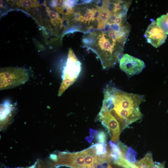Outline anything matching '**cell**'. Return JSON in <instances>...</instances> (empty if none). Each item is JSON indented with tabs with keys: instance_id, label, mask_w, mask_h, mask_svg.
<instances>
[{
	"instance_id": "8",
	"label": "cell",
	"mask_w": 168,
	"mask_h": 168,
	"mask_svg": "<svg viewBox=\"0 0 168 168\" xmlns=\"http://www.w3.org/2000/svg\"><path fill=\"white\" fill-rule=\"evenodd\" d=\"M65 154L60 157L58 164L68 165L73 168H86L83 151Z\"/></svg>"
},
{
	"instance_id": "6",
	"label": "cell",
	"mask_w": 168,
	"mask_h": 168,
	"mask_svg": "<svg viewBox=\"0 0 168 168\" xmlns=\"http://www.w3.org/2000/svg\"><path fill=\"white\" fill-rule=\"evenodd\" d=\"M147 42L155 48L162 45L167 36L155 20H152L144 34Z\"/></svg>"
},
{
	"instance_id": "9",
	"label": "cell",
	"mask_w": 168,
	"mask_h": 168,
	"mask_svg": "<svg viewBox=\"0 0 168 168\" xmlns=\"http://www.w3.org/2000/svg\"><path fill=\"white\" fill-rule=\"evenodd\" d=\"M109 143L110 147L109 155L111 160L118 165L124 156L117 144L111 141H110Z\"/></svg>"
},
{
	"instance_id": "14",
	"label": "cell",
	"mask_w": 168,
	"mask_h": 168,
	"mask_svg": "<svg viewBox=\"0 0 168 168\" xmlns=\"http://www.w3.org/2000/svg\"><path fill=\"white\" fill-rule=\"evenodd\" d=\"M97 133V131L92 129H90V136L93 138L95 134L96 133Z\"/></svg>"
},
{
	"instance_id": "1",
	"label": "cell",
	"mask_w": 168,
	"mask_h": 168,
	"mask_svg": "<svg viewBox=\"0 0 168 168\" xmlns=\"http://www.w3.org/2000/svg\"><path fill=\"white\" fill-rule=\"evenodd\" d=\"M100 112H107L118 122L121 132L142 116L139 105L144 101L142 95L125 92L107 85L104 91Z\"/></svg>"
},
{
	"instance_id": "12",
	"label": "cell",
	"mask_w": 168,
	"mask_h": 168,
	"mask_svg": "<svg viewBox=\"0 0 168 168\" xmlns=\"http://www.w3.org/2000/svg\"><path fill=\"white\" fill-rule=\"evenodd\" d=\"M156 22L163 31L168 35V13L156 19Z\"/></svg>"
},
{
	"instance_id": "5",
	"label": "cell",
	"mask_w": 168,
	"mask_h": 168,
	"mask_svg": "<svg viewBox=\"0 0 168 168\" xmlns=\"http://www.w3.org/2000/svg\"><path fill=\"white\" fill-rule=\"evenodd\" d=\"M119 62L120 69L129 77L138 74L146 67L143 61L127 54H123Z\"/></svg>"
},
{
	"instance_id": "10",
	"label": "cell",
	"mask_w": 168,
	"mask_h": 168,
	"mask_svg": "<svg viewBox=\"0 0 168 168\" xmlns=\"http://www.w3.org/2000/svg\"><path fill=\"white\" fill-rule=\"evenodd\" d=\"M99 11L100 13L96 19L98 23V29H102L113 14L105 8Z\"/></svg>"
},
{
	"instance_id": "7",
	"label": "cell",
	"mask_w": 168,
	"mask_h": 168,
	"mask_svg": "<svg viewBox=\"0 0 168 168\" xmlns=\"http://www.w3.org/2000/svg\"><path fill=\"white\" fill-rule=\"evenodd\" d=\"M96 120L100 121L106 128L112 142L118 141L121 131L119 124L112 116L107 112H99Z\"/></svg>"
},
{
	"instance_id": "11",
	"label": "cell",
	"mask_w": 168,
	"mask_h": 168,
	"mask_svg": "<svg viewBox=\"0 0 168 168\" xmlns=\"http://www.w3.org/2000/svg\"><path fill=\"white\" fill-rule=\"evenodd\" d=\"M94 148L97 156L99 157H105L107 156L109 152L107 149L106 143H97L92 145Z\"/></svg>"
},
{
	"instance_id": "13",
	"label": "cell",
	"mask_w": 168,
	"mask_h": 168,
	"mask_svg": "<svg viewBox=\"0 0 168 168\" xmlns=\"http://www.w3.org/2000/svg\"><path fill=\"white\" fill-rule=\"evenodd\" d=\"M107 134L103 130L99 131L95 136V139L98 143H106Z\"/></svg>"
},
{
	"instance_id": "4",
	"label": "cell",
	"mask_w": 168,
	"mask_h": 168,
	"mask_svg": "<svg viewBox=\"0 0 168 168\" xmlns=\"http://www.w3.org/2000/svg\"><path fill=\"white\" fill-rule=\"evenodd\" d=\"M81 70V63L72 49H69L66 65L63 71L62 81L58 96H60L77 79Z\"/></svg>"
},
{
	"instance_id": "3",
	"label": "cell",
	"mask_w": 168,
	"mask_h": 168,
	"mask_svg": "<svg viewBox=\"0 0 168 168\" xmlns=\"http://www.w3.org/2000/svg\"><path fill=\"white\" fill-rule=\"evenodd\" d=\"M28 71L22 67L2 68L0 70V90L12 88L24 84L29 79Z\"/></svg>"
},
{
	"instance_id": "2",
	"label": "cell",
	"mask_w": 168,
	"mask_h": 168,
	"mask_svg": "<svg viewBox=\"0 0 168 168\" xmlns=\"http://www.w3.org/2000/svg\"><path fill=\"white\" fill-rule=\"evenodd\" d=\"M85 46L97 54L104 69L114 67L122 55L125 43L110 37L106 32H93L83 38Z\"/></svg>"
}]
</instances>
